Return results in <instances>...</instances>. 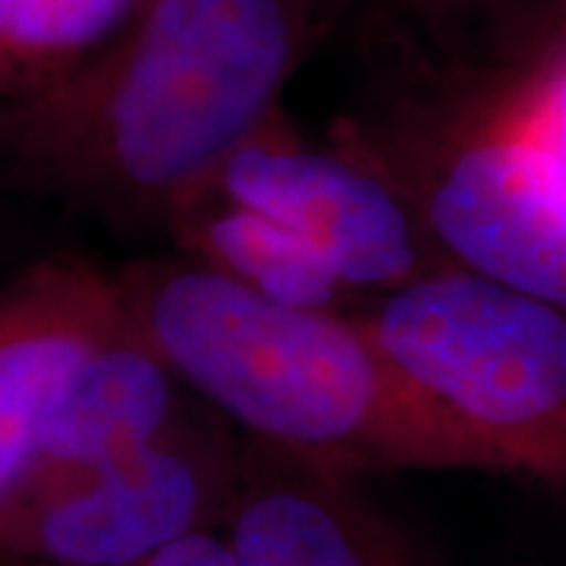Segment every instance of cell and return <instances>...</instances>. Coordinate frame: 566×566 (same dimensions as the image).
<instances>
[{
	"label": "cell",
	"instance_id": "1",
	"mask_svg": "<svg viewBox=\"0 0 566 566\" xmlns=\"http://www.w3.org/2000/svg\"><path fill=\"white\" fill-rule=\"evenodd\" d=\"M322 0H148L95 61L0 114L22 186L123 227H167L268 123Z\"/></svg>",
	"mask_w": 566,
	"mask_h": 566
},
{
	"label": "cell",
	"instance_id": "2",
	"mask_svg": "<svg viewBox=\"0 0 566 566\" xmlns=\"http://www.w3.org/2000/svg\"><path fill=\"white\" fill-rule=\"evenodd\" d=\"M120 296L182 387L249 441L363 472H497L359 315L274 303L189 255L123 264Z\"/></svg>",
	"mask_w": 566,
	"mask_h": 566
},
{
	"label": "cell",
	"instance_id": "3",
	"mask_svg": "<svg viewBox=\"0 0 566 566\" xmlns=\"http://www.w3.org/2000/svg\"><path fill=\"white\" fill-rule=\"evenodd\" d=\"M356 315L501 475L566 488L564 305L450 262Z\"/></svg>",
	"mask_w": 566,
	"mask_h": 566
},
{
	"label": "cell",
	"instance_id": "4",
	"mask_svg": "<svg viewBox=\"0 0 566 566\" xmlns=\"http://www.w3.org/2000/svg\"><path fill=\"white\" fill-rule=\"evenodd\" d=\"M419 214L447 262L566 308V199L497 98L453 73L441 98L340 139Z\"/></svg>",
	"mask_w": 566,
	"mask_h": 566
},
{
	"label": "cell",
	"instance_id": "5",
	"mask_svg": "<svg viewBox=\"0 0 566 566\" xmlns=\"http://www.w3.org/2000/svg\"><path fill=\"white\" fill-rule=\"evenodd\" d=\"M211 416L189 409L120 460L22 488L0 513V560L120 566L221 528L243 444Z\"/></svg>",
	"mask_w": 566,
	"mask_h": 566
},
{
	"label": "cell",
	"instance_id": "6",
	"mask_svg": "<svg viewBox=\"0 0 566 566\" xmlns=\"http://www.w3.org/2000/svg\"><path fill=\"white\" fill-rule=\"evenodd\" d=\"M303 237L346 290L385 293L450 264L385 174L353 151L305 145L281 117L230 155L208 186Z\"/></svg>",
	"mask_w": 566,
	"mask_h": 566
},
{
	"label": "cell",
	"instance_id": "7",
	"mask_svg": "<svg viewBox=\"0 0 566 566\" xmlns=\"http://www.w3.org/2000/svg\"><path fill=\"white\" fill-rule=\"evenodd\" d=\"M126 322L114 271L44 259L0 281V513L82 363Z\"/></svg>",
	"mask_w": 566,
	"mask_h": 566
},
{
	"label": "cell",
	"instance_id": "8",
	"mask_svg": "<svg viewBox=\"0 0 566 566\" xmlns=\"http://www.w3.org/2000/svg\"><path fill=\"white\" fill-rule=\"evenodd\" d=\"M359 475L243 441L221 532L240 566H428Z\"/></svg>",
	"mask_w": 566,
	"mask_h": 566
},
{
	"label": "cell",
	"instance_id": "9",
	"mask_svg": "<svg viewBox=\"0 0 566 566\" xmlns=\"http://www.w3.org/2000/svg\"><path fill=\"white\" fill-rule=\"evenodd\" d=\"M186 412V387L126 312L63 390L22 488L120 460L158 441Z\"/></svg>",
	"mask_w": 566,
	"mask_h": 566
},
{
	"label": "cell",
	"instance_id": "10",
	"mask_svg": "<svg viewBox=\"0 0 566 566\" xmlns=\"http://www.w3.org/2000/svg\"><path fill=\"white\" fill-rule=\"evenodd\" d=\"M170 233L180 243V255L208 264L274 303L334 308L346 290L303 237L214 189H205L170 223Z\"/></svg>",
	"mask_w": 566,
	"mask_h": 566
},
{
	"label": "cell",
	"instance_id": "11",
	"mask_svg": "<svg viewBox=\"0 0 566 566\" xmlns=\"http://www.w3.org/2000/svg\"><path fill=\"white\" fill-rule=\"evenodd\" d=\"M148 0H0V114L95 61Z\"/></svg>",
	"mask_w": 566,
	"mask_h": 566
},
{
	"label": "cell",
	"instance_id": "12",
	"mask_svg": "<svg viewBox=\"0 0 566 566\" xmlns=\"http://www.w3.org/2000/svg\"><path fill=\"white\" fill-rule=\"evenodd\" d=\"M322 10L324 25L363 22L378 35L434 51L453 66L504 54L564 17L566 0H322Z\"/></svg>",
	"mask_w": 566,
	"mask_h": 566
},
{
	"label": "cell",
	"instance_id": "13",
	"mask_svg": "<svg viewBox=\"0 0 566 566\" xmlns=\"http://www.w3.org/2000/svg\"><path fill=\"white\" fill-rule=\"evenodd\" d=\"M0 566H29V564H7L0 560ZM120 566H240L233 547L227 542L221 528H208V532H196L189 538H180L174 545L161 547L142 560Z\"/></svg>",
	"mask_w": 566,
	"mask_h": 566
}]
</instances>
